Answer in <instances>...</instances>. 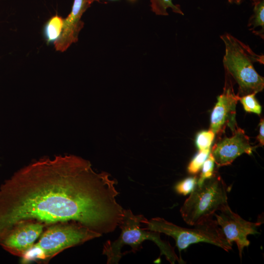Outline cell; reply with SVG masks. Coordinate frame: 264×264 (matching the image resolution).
<instances>
[{"instance_id": "obj_8", "label": "cell", "mask_w": 264, "mask_h": 264, "mask_svg": "<svg viewBox=\"0 0 264 264\" xmlns=\"http://www.w3.org/2000/svg\"><path fill=\"white\" fill-rule=\"evenodd\" d=\"M239 96L234 93L232 81L226 74L222 93L212 111L210 129L215 134L224 132L228 127L233 132L238 127L236 120V107Z\"/></svg>"}, {"instance_id": "obj_21", "label": "cell", "mask_w": 264, "mask_h": 264, "mask_svg": "<svg viewBox=\"0 0 264 264\" xmlns=\"http://www.w3.org/2000/svg\"><path fill=\"white\" fill-rule=\"evenodd\" d=\"M230 3H235L237 5L240 4L242 0H227Z\"/></svg>"}, {"instance_id": "obj_22", "label": "cell", "mask_w": 264, "mask_h": 264, "mask_svg": "<svg viewBox=\"0 0 264 264\" xmlns=\"http://www.w3.org/2000/svg\"><path fill=\"white\" fill-rule=\"evenodd\" d=\"M100 0H93V1H99Z\"/></svg>"}, {"instance_id": "obj_5", "label": "cell", "mask_w": 264, "mask_h": 264, "mask_svg": "<svg viewBox=\"0 0 264 264\" xmlns=\"http://www.w3.org/2000/svg\"><path fill=\"white\" fill-rule=\"evenodd\" d=\"M228 188L215 174L200 185L196 184L180 209L183 220L194 226L213 218L217 211L228 205Z\"/></svg>"}, {"instance_id": "obj_14", "label": "cell", "mask_w": 264, "mask_h": 264, "mask_svg": "<svg viewBox=\"0 0 264 264\" xmlns=\"http://www.w3.org/2000/svg\"><path fill=\"white\" fill-rule=\"evenodd\" d=\"M152 10L156 15L167 16L168 15L166 9L170 7L176 13L183 15L179 5H175L172 0H151Z\"/></svg>"}, {"instance_id": "obj_15", "label": "cell", "mask_w": 264, "mask_h": 264, "mask_svg": "<svg viewBox=\"0 0 264 264\" xmlns=\"http://www.w3.org/2000/svg\"><path fill=\"white\" fill-rule=\"evenodd\" d=\"M255 93L239 97V100L242 104L244 110L248 112H252L260 115L262 112V106L255 98Z\"/></svg>"}, {"instance_id": "obj_7", "label": "cell", "mask_w": 264, "mask_h": 264, "mask_svg": "<svg viewBox=\"0 0 264 264\" xmlns=\"http://www.w3.org/2000/svg\"><path fill=\"white\" fill-rule=\"evenodd\" d=\"M214 215L227 241L231 244L233 242L236 243L240 258L242 259L243 249L250 244L247 236L258 234V228L262 222L245 220L234 212L228 204L219 214L215 213Z\"/></svg>"}, {"instance_id": "obj_10", "label": "cell", "mask_w": 264, "mask_h": 264, "mask_svg": "<svg viewBox=\"0 0 264 264\" xmlns=\"http://www.w3.org/2000/svg\"><path fill=\"white\" fill-rule=\"evenodd\" d=\"M232 133V136L220 140L210 152L218 167L230 165L238 156L243 154H251L254 150L242 129L238 127Z\"/></svg>"}, {"instance_id": "obj_2", "label": "cell", "mask_w": 264, "mask_h": 264, "mask_svg": "<svg viewBox=\"0 0 264 264\" xmlns=\"http://www.w3.org/2000/svg\"><path fill=\"white\" fill-rule=\"evenodd\" d=\"M225 45L222 62L226 74L238 85L237 94L242 97L257 93L264 88V78L255 70L254 64H264L263 55H258L247 45L229 33L220 36Z\"/></svg>"}, {"instance_id": "obj_1", "label": "cell", "mask_w": 264, "mask_h": 264, "mask_svg": "<svg viewBox=\"0 0 264 264\" xmlns=\"http://www.w3.org/2000/svg\"><path fill=\"white\" fill-rule=\"evenodd\" d=\"M117 180L96 173L73 155L44 158L15 173L0 186V241L16 223L76 221L102 235L119 226L124 209Z\"/></svg>"}, {"instance_id": "obj_6", "label": "cell", "mask_w": 264, "mask_h": 264, "mask_svg": "<svg viewBox=\"0 0 264 264\" xmlns=\"http://www.w3.org/2000/svg\"><path fill=\"white\" fill-rule=\"evenodd\" d=\"M145 229L166 234L172 237L179 251L190 244L198 242L208 243L228 252L232 244L226 239L216 220L210 219L194 225L193 228H185L176 225L164 219L157 217L143 222Z\"/></svg>"}, {"instance_id": "obj_12", "label": "cell", "mask_w": 264, "mask_h": 264, "mask_svg": "<svg viewBox=\"0 0 264 264\" xmlns=\"http://www.w3.org/2000/svg\"><path fill=\"white\" fill-rule=\"evenodd\" d=\"M253 6V14L250 17L247 26L255 34L260 27L261 34L264 36V0H251Z\"/></svg>"}, {"instance_id": "obj_3", "label": "cell", "mask_w": 264, "mask_h": 264, "mask_svg": "<svg viewBox=\"0 0 264 264\" xmlns=\"http://www.w3.org/2000/svg\"><path fill=\"white\" fill-rule=\"evenodd\" d=\"M146 219L142 215H135L130 209H124L123 218L118 226L121 230L119 237L112 242L107 241L104 245L102 253L106 256L108 264L118 263L124 255L121 252L123 246H130L131 252L135 253L142 248V243L146 240L154 242L160 254L164 255L171 264L183 262L169 242L161 239L160 233L141 227V224Z\"/></svg>"}, {"instance_id": "obj_11", "label": "cell", "mask_w": 264, "mask_h": 264, "mask_svg": "<svg viewBox=\"0 0 264 264\" xmlns=\"http://www.w3.org/2000/svg\"><path fill=\"white\" fill-rule=\"evenodd\" d=\"M93 2V0H74L70 13L64 20L61 35L54 42L57 50L63 52L78 41L79 33L84 24L80 20L81 17Z\"/></svg>"}, {"instance_id": "obj_19", "label": "cell", "mask_w": 264, "mask_h": 264, "mask_svg": "<svg viewBox=\"0 0 264 264\" xmlns=\"http://www.w3.org/2000/svg\"><path fill=\"white\" fill-rule=\"evenodd\" d=\"M198 177L196 176L187 177L178 182L175 186L176 192L178 194L186 196L190 193L196 186Z\"/></svg>"}, {"instance_id": "obj_9", "label": "cell", "mask_w": 264, "mask_h": 264, "mask_svg": "<svg viewBox=\"0 0 264 264\" xmlns=\"http://www.w3.org/2000/svg\"><path fill=\"white\" fill-rule=\"evenodd\" d=\"M45 225L33 220L15 224L0 241V245L9 253L21 257L39 238Z\"/></svg>"}, {"instance_id": "obj_16", "label": "cell", "mask_w": 264, "mask_h": 264, "mask_svg": "<svg viewBox=\"0 0 264 264\" xmlns=\"http://www.w3.org/2000/svg\"><path fill=\"white\" fill-rule=\"evenodd\" d=\"M210 153V149L199 151L189 163L187 170L189 174L195 175L201 169Z\"/></svg>"}, {"instance_id": "obj_18", "label": "cell", "mask_w": 264, "mask_h": 264, "mask_svg": "<svg viewBox=\"0 0 264 264\" xmlns=\"http://www.w3.org/2000/svg\"><path fill=\"white\" fill-rule=\"evenodd\" d=\"M215 163L214 157L210 153L201 168V171L199 177L198 178L197 184L200 185L205 179L211 177L215 174Z\"/></svg>"}, {"instance_id": "obj_17", "label": "cell", "mask_w": 264, "mask_h": 264, "mask_svg": "<svg viewBox=\"0 0 264 264\" xmlns=\"http://www.w3.org/2000/svg\"><path fill=\"white\" fill-rule=\"evenodd\" d=\"M215 134L210 130L199 132L196 137L195 143L199 151L210 149Z\"/></svg>"}, {"instance_id": "obj_13", "label": "cell", "mask_w": 264, "mask_h": 264, "mask_svg": "<svg viewBox=\"0 0 264 264\" xmlns=\"http://www.w3.org/2000/svg\"><path fill=\"white\" fill-rule=\"evenodd\" d=\"M64 19L56 15L52 17L44 27V35L48 43L55 42L61 35Z\"/></svg>"}, {"instance_id": "obj_20", "label": "cell", "mask_w": 264, "mask_h": 264, "mask_svg": "<svg viewBox=\"0 0 264 264\" xmlns=\"http://www.w3.org/2000/svg\"><path fill=\"white\" fill-rule=\"evenodd\" d=\"M264 119H261L259 123V133L257 137V140L259 142V145L262 146L264 145Z\"/></svg>"}, {"instance_id": "obj_4", "label": "cell", "mask_w": 264, "mask_h": 264, "mask_svg": "<svg viewBox=\"0 0 264 264\" xmlns=\"http://www.w3.org/2000/svg\"><path fill=\"white\" fill-rule=\"evenodd\" d=\"M47 227L38 242L21 257L22 264L48 261L67 248L102 236L76 221L59 222Z\"/></svg>"}]
</instances>
